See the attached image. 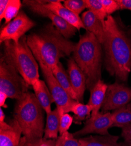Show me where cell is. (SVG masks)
<instances>
[{"instance_id": "6da1fadb", "label": "cell", "mask_w": 131, "mask_h": 146, "mask_svg": "<svg viewBox=\"0 0 131 146\" xmlns=\"http://www.w3.org/2000/svg\"><path fill=\"white\" fill-rule=\"evenodd\" d=\"M104 40L106 70L121 82H127L131 72V39L111 15L104 22Z\"/></svg>"}, {"instance_id": "7a4b0ae2", "label": "cell", "mask_w": 131, "mask_h": 146, "mask_svg": "<svg viewBox=\"0 0 131 146\" xmlns=\"http://www.w3.org/2000/svg\"><path fill=\"white\" fill-rule=\"evenodd\" d=\"M27 42L38 64L52 70L60 59L73 53L75 44L66 39L52 23L27 36Z\"/></svg>"}, {"instance_id": "3957f363", "label": "cell", "mask_w": 131, "mask_h": 146, "mask_svg": "<svg viewBox=\"0 0 131 146\" xmlns=\"http://www.w3.org/2000/svg\"><path fill=\"white\" fill-rule=\"evenodd\" d=\"M73 58L87 78V88L91 91L102 77V44L88 31L80 36Z\"/></svg>"}, {"instance_id": "277c9868", "label": "cell", "mask_w": 131, "mask_h": 146, "mask_svg": "<svg viewBox=\"0 0 131 146\" xmlns=\"http://www.w3.org/2000/svg\"><path fill=\"white\" fill-rule=\"evenodd\" d=\"M44 110L35 94L27 92L17 100L14 119L18 121L22 135L28 140L42 139L44 135Z\"/></svg>"}, {"instance_id": "5b68a950", "label": "cell", "mask_w": 131, "mask_h": 146, "mask_svg": "<svg viewBox=\"0 0 131 146\" xmlns=\"http://www.w3.org/2000/svg\"><path fill=\"white\" fill-rule=\"evenodd\" d=\"M27 39L25 35L18 43L11 40L4 42L2 56L15 67L30 87L40 79V74L38 63L27 44Z\"/></svg>"}, {"instance_id": "8992f818", "label": "cell", "mask_w": 131, "mask_h": 146, "mask_svg": "<svg viewBox=\"0 0 131 146\" xmlns=\"http://www.w3.org/2000/svg\"><path fill=\"white\" fill-rule=\"evenodd\" d=\"M29 86L15 67L3 56L0 61V91L18 100L28 92Z\"/></svg>"}, {"instance_id": "52a82bcc", "label": "cell", "mask_w": 131, "mask_h": 146, "mask_svg": "<svg viewBox=\"0 0 131 146\" xmlns=\"http://www.w3.org/2000/svg\"><path fill=\"white\" fill-rule=\"evenodd\" d=\"M39 66L56 107L65 113L71 112L73 106L78 101L71 98L62 87L54 77L51 69L42 64H39Z\"/></svg>"}, {"instance_id": "ba28073f", "label": "cell", "mask_w": 131, "mask_h": 146, "mask_svg": "<svg viewBox=\"0 0 131 146\" xmlns=\"http://www.w3.org/2000/svg\"><path fill=\"white\" fill-rule=\"evenodd\" d=\"M22 3L34 13L40 16L49 18L52 25L67 39L73 37L75 35L77 31H78L75 28L71 25L60 17L48 9L42 1L25 0L22 1Z\"/></svg>"}, {"instance_id": "9c48e42d", "label": "cell", "mask_w": 131, "mask_h": 146, "mask_svg": "<svg viewBox=\"0 0 131 146\" xmlns=\"http://www.w3.org/2000/svg\"><path fill=\"white\" fill-rule=\"evenodd\" d=\"M35 26V23L24 12L20 11L18 15L3 27L0 32V43L7 40L18 43L25 34Z\"/></svg>"}, {"instance_id": "30bf717a", "label": "cell", "mask_w": 131, "mask_h": 146, "mask_svg": "<svg viewBox=\"0 0 131 146\" xmlns=\"http://www.w3.org/2000/svg\"><path fill=\"white\" fill-rule=\"evenodd\" d=\"M131 101V88L116 81L109 85L102 105V112L115 111Z\"/></svg>"}, {"instance_id": "8fae6325", "label": "cell", "mask_w": 131, "mask_h": 146, "mask_svg": "<svg viewBox=\"0 0 131 146\" xmlns=\"http://www.w3.org/2000/svg\"><path fill=\"white\" fill-rule=\"evenodd\" d=\"M112 113L99 112L95 117L88 119L83 128L73 133V135L75 137L78 139L91 133L102 136L108 135H110L108 130L112 127Z\"/></svg>"}, {"instance_id": "7c38bea8", "label": "cell", "mask_w": 131, "mask_h": 146, "mask_svg": "<svg viewBox=\"0 0 131 146\" xmlns=\"http://www.w3.org/2000/svg\"><path fill=\"white\" fill-rule=\"evenodd\" d=\"M67 72L71 86L77 95L78 101L82 103L87 88V78L73 57L68 61Z\"/></svg>"}, {"instance_id": "4fadbf2b", "label": "cell", "mask_w": 131, "mask_h": 146, "mask_svg": "<svg viewBox=\"0 0 131 146\" xmlns=\"http://www.w3.org/2000/svg\"><path fill=\"white\" fill-rule=\"evenodd\" d=\"M62 1H64L52 0L50 3L44 4L48 9H49L54 13L60 17L71 25L75 28L78 31H80L81 29H85L81 18L63 5L61 3Z\"/></svg>"}, {"instance_id": "5bb4252c", "label": "cell", "mask_w": 131, "mask_h": 146, "mask_svg": "<svg viewBox=\"0 0 131 146\" xmlns=\"http://www.w3.org/2000/svg\"><path fill=\"white\" fill-rule=\"evenodd\" d=\"M81 18L85 30L94 35L102 45L105 36L104 22H102L89 10L84 12Z\"/></svg>"}, {"instance_id": "9a60e30c", "label": "cell", "mask_w": 131, "mask_h": 146, "mask_svg": "<svg viewBox=\"0 0 131 146\" xmlns=\"http://www.w3.org/2000/svg\"><path fill=\"white\" fill-rule=\"evenodd\" d=\"M8 129L0 130V146H19L22 131L18 121L13 119Z\"/></svg>"}, {"instance_id": "2e32d148", "label": "cell", "mask_w": 131, "mask_h": 146, "mask_svg": "<svg viewBox=\"0 0 131 146\" xmlns=\"http://www.w3.org/2000/svg\"><path fill=\"white\" fill-rule=\"evenodd\" d=\"M32 87L35 96L45 112L46 114L50 113L52 111L51 105L54 102L46 82L38 79L33 83Z\"/></svg>"}, {"instance_id": "e0dca14e", "label": "cell", "mask_w": 131, "mask_h": 146, "mask_svg": "<svg viewBox=\"0 0 131 146\" xmlns=\"http://www.w3.org/2000/svg\"><path fill=\"white\" fill-rule=\"evenodd\" d=\"M108 86L102 80H99L90 91V98L88 104L92 108L91 117H95L99 112L102 108L106 90Z\"/></svg>"}, {"instance_id": "ac0fdd59", "label": "cell", "mask_w": 131, "mask_h": 146, "mask_svg": "<svg viewBox=\"0 0 131 146\" xmlns=\"http://www.w3.org/2000/svg\"><path fill=\"white\" fill-rule=\"evenodd\" d=\"M78 139L81 146H125L123 143H118V136L110 135L90 136Z\"/></svg>"}, {"instance_id": "d6986e66", "label": "cell", "mask_w": 131, "mask_h": 146, "mask_svg": "<svg viewBox=\"0 0 131 146\" xmlns=\"http://www.w3.org/2000/svg\"><path fill=\"white\" fill-rule=\"evenodd\" d=\"M61 111L56 108L50 113L46 114V126L44 129V139H56L59 131Z\"/></svg>"}, {"instance_id": "ffe728a7", "label": "cell", "mask_w": 131, "mask_h": 146, "mask_svg": "<svg viewBox=\"0 0 131 146\" xmlns=\"http://www.w3.org/2000/svg\"><path fill=\"white\" fill-rule=\"evenodd\" d=\"M52 72L58 82L67 92L70 96L75 101H78L77 95L71 86L70 79L67 71L64 68L61 62H59L52 69Z\"/></svg>"}, {"instance_id": "44dd1931", "label": "cell", "mask_w": 131, "mask_h": 146, "mask_svg": "<svg viewBox=\"0 0 131 146\" xmlns=\"http://www.w3.org/2000/svg\"><path fill=\"white\" fill-rule=\"evenodd\" d=\"M112 127L122 128L131 123V103L116 109L112 113Z\"/></svg>"}, {"instance_id": "7402d4cb", "label": "cell", "mask_w": 131, "mask_h": 146, "mask_svg": "<svg viewBox=\"0 0 131 146\" xmlns=\"http://www.w3.org/2000/svg\"><path fill=\"white\" fill-rule=\"evenodd\" d=\"M92 111V108L89 105H85L81 102H77L71 109V112L74 114V123L80 125L83 120L86 119H88Z\"/></svg>"}, {"instance_id": "603a6c76", "label": "cell", "mask_w": 131, "mask_h": 146, "mask_svg": "<svg viewBox=\"0 0 131 146\" xmlns=\"http://www.w3.org/2000/svg\"><path fill=\"white\" fill-rule=\"evenodd\" d=\"M22 3L20 0H9L5 9L3 19H5V24L13 21L19 14Z\"/></svg>"}, {"instance_id": "cb8c5ba5", "label": "cell", "mask_w": 131, "mask_h": 146, "mask_svg": "<svg viewBox=\"0 0 131 146\" xmlns=\"http://www.w3.org/2000/svg\"><path fill=\"white\" fill-rule=\"evenodd\" d=\"M86 3L88 10L91 11L102 22H105L108 15L106 13L100 0H86Z\"/></svg>"}, {"instance_id": "d4e9b609", "label": "cell", "mask_w": 131, "mask_h": 146, "mask_svg": "<svg viewBox=\"0 0 131 146\" xmlns=\"http://www.w3.org/2000/svg\"><path fill=\"white\" fill-rule=\"evenodd\" d=\"M57 146H81L79 139L73 133L66 131L56 139Z\"/></svg>"}, {"instance_id": "484cf974", "label": "cell", "mask_w": 131, "mask_h": 146, "mask_svg": "<svg viewBox=\"0 0 131 146\" xmlns=\"http://www.w3.org/2000/svg\"><path fill=\"white\" fill-rule=\"evenodd\" d=\"M63 2L67 8L78 15L87 8L86 0H65Z\"/></svg>"}, {"instance_id": "4316f807", "label": "cell", "mask_w": 131, "mask_h": 146, "mask_svg": "<svg viewBox=\"0 0 131 146\" xmlns=\"http://www.w3.org/2000/svg\"><path fill=\"white\" fill-rule=\"evenodd\" d=\"M59 110L61 111V116L60 121H59V135H61L65 132L68 131V129L73 122L74 117L71 116L69 114H68V113H65L63 111L61 110V109H59Z\"/></svg>"}, {"instance_id": "83f0119b", "label": "cell", "mask_w": 131, "mask_h": 146, "mask_svg": "<svg viewBox=\"0 0 131 146\" xmlns=\"http://www.w3.org/2000/svg\"><path fill=\"white\" fill-rule=\"evenodd\" d=\"M100 1L108 15H111L115 11L120 9L117 0H100Z\"/></svg>"}, {"instance_id": "f1b7e54d", "label": "cell", "mask_w": 131, "mask_h": 146, "mask_svg": "<svg viewBox=\"0 0 131 146\" xmlns=\"http://www.w3.org/2000/svg\"><path fill=\"white\" fill-rule=\"evenodd\" d=\"M42 140L43 139L35 141H30L25 137L22 136L21 139L19 146H41Z\"/></svg>"}, {"instance_id": "f546056e", "label": "cell", "mask_w": 131, "mask_h": 146, "mask_svg": "<svg viewBox=\"0 0 131 146\" xmlns=\"http://www.w3.org/2000/svg\"><path fill=\"white\" fill-rule=\"evenodd\" d=\"M120 9H128L131 11V0H117Z\"/></svg>"}, {"instance_id": "4dcf8cb0", "label": "cell", "mask_w": 131, "mask_h": 146, "mask_svg": "<svg viewBox=\"0 0 131 146\" xmlns=\"http://www.w3.org/2000/svg\"><path fill=\"white\" fill-rule=\"evenodd\" d=\"M121 135L124 139L131 138V123H129L122 128Z\"/></svg>"}, {"instance_id": "1f68e13d", "label": "cell", "mask_w": 131, "mask_h": 146, "mask_svg": "<svg viewBox=\"0 0 131 146\" xmlns=\"http://www.w3.org/2000/svg\"><path fill=\"white\" fill-rule=\"evenodd\" d=\"M9 2V0H1L0 1V21H2L3 15L5 9Z\"/></svg>"}, {"instance_id": "d6a6232c", "label": "cell", "mask_w": 131, "mask_h": 146, "mask_svg": "<svg viewBox=\"0 0 131 146\" xmlns=\"http://www.w3.org/2000/svg\"><path fill=\"white\" fill-rule=\"evenodd\" d=\"M7 98H8V97L5 93L0 91V106H1V107H3L5 108H7L8 107L7 105L5 104V101Z\"/></svg>"}, {"instance_id": "836d02e7", "label": "cell", "mask_w": 131, "mask_h": 146, "mask_svg": "<svg viewBox=\"0 0 131 146\" xmlns=\"http://www.w3.org/2000/svg\"><path fill=\"white\" fill-rule=\"evenodd\" d=\"M41 146H57L56 139H45L43 138Z\"/></svg>"}, {"instance_id": "e575fe53", "label": "cell", "mask_w": 131, "mask_h": 146, "mask_svg": "<svg viewBox=\"0 0 131 146\" xmlns=\"http://www.w3.org/2000/svg\"><path fill=\"white\" fill-rule=\"evenodd\" d=\"M5 121V113L3 109H0V122H3Z\"/></svg>"}, {"instance_id": "d590c367", "label": "cell", "mask_w": 131, "mask_h": 146, "mask_svg": "<svg viewBox=\"0 0 131 146\" xmlns=\"http://www.w3.org/2000/svg\"><path fill=\"white\" fill-rule=\"evenodd\" d=\"M123 143L125 146H131V138L124 139V142Z\"/></svg>"}]
</instances>
